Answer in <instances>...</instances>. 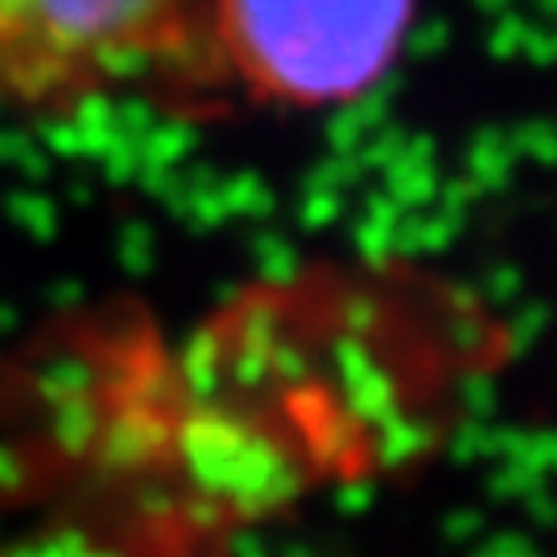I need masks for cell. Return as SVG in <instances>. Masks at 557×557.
I'll return each instance as SVG.
<instances>
[{
	"mask_svg": "<svg viewBox=\"0 0 557 557\" xmlns=\"http://www.w3.org/2000/svg\"><path fill=\"white\" fill-rule=\"evenodd\" d=\"M418 0H207L220 112H326L368 96L413 29Z\"/></svg>",
	"mask_w": 557,
	"mask_h": 557,
	"instance_id": "obj_2",
	"label": "cell"
},
{
	"mask_svg": "<svg viewBox=\"0 0 557 557\" xmlns=\"http://www.w3.org/2000/svg\"><path fill=\"white\" fill-rule=\"evenodd\" d=\"M124 96L220 116L207 0H0V116H71Z\"/></svg>",
	"mask_w": 557,
	"mask_h": 557,
	"instance_id": "obj_1",
	"label": "cell"
}]
</instances>
